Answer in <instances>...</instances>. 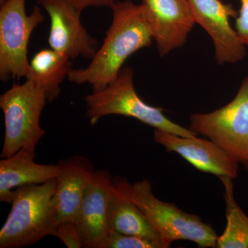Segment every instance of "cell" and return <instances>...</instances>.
<instances>
[{
	"label": "cell",
	"instance_id": "1",
	"mask_svg": "<svg viewBox=\"0 0 248 248\" xmlns=\"http://www.w3.org/2000/svg\"><path fill=\"white\" fill-rule=\"evenodd\" d=\"M112 19L102 45L86 68L72 70L68 79L77 84H87L93 91H100L113 82L129 57L149 47L153 31L144 8L125 0L112 8Z\"/></svg>",
	"mask_w": 248,
	"mask_h": 248
},
{
	"label": "cell",
	"instance_id": "2",
	"mask_svg": "<svg viewBox=\"0 0 248 248\" xmlns=\"http://www.w3.org/2000/svg\"><path fill=\"white\" fill-rule=\"evenodd\" d=\"M56 187L54 179L15 190L12 208L0 230V248L28 247L53 236L58 225L53 202Z\"/></svg>",
	"mask_w": 248,
	"mask_h": 248
},
{
	"label": "cell",
	"instance_id": "3",
	"mask_svg": "<svg viewBox=\"0 0 248 248\" xmlns=\"http://www.w3.org/2000/svg\"><path fill=\"white\" fill-rule=\"evenodd\" d=\"M90 124L94 125L106 116L117 115L136 119L155 129L186 137L198 136L189 128L174 123L166 117L164 109L146 104L138 95L134 85V71L124 67L117 79L100 91L84 97Z\"/></svg>",
	"mask_w": 248,
	"mask_h": 248
},
{
	"label": "cell",
	"instance_id": "4",
	"mask_svg": "<svg viewBox=\"0 0 248 248\" xmlns=\"http://www.w3.org/2000/svg\"><path fill=\"white\" fill-rule=\"evenodd\" d=\"M47 102L45 91L29 79L22 84H14L1 94L5 124L1 159L22 149L35 152L46 133L41 127L40 117Z\"/></svg>",
	"mask_w": 248,
	"mask_h": 248
},
{
	"label": "cell",
	"instance_id": "5",
	"mask_svg": "<svg viewBox=\"0 0 248 248\" xmlns=\"http://www.w3.org/2000/svg\"><path fill=\"white\" fill-rule=\"evenodd\" d=\"M132 196L168 247L179 240L192 241L199 248L217 247L218 236L210 224L197 215L183 211L174 203L156 198L148 179L133 184Z\"/></svg>",
	"mask_w": 248,
	"mask_h": 248
},
{
	"label": "cell",
	"instance_id": "6",
	"mask_svg": "<svg viewBox=\"0 0 248 248\" xmlns=\"http://www.w3.org/2000/svg\"><path fill=\"white\" fill-rule=\"evenodd\" d=\"M27 0H1L0 8V80L27 78L30 71L28 46L32 32L45 17L40 6L30 15Z\"/></svg>",
	"mask_w": 248,
	"mask_h": 248
},
{
	"label": "cell",
	"instance_id": "7",
	"mask_svg": "<svg viewBox=\"0 0 248 248\" xmlns=\"http://www.w3.org/2000/svg\"><path fill=\"white\" fill-rule=\"evenodd\" d=\"M188 128L215 142L248 169V76L227 105L191 115Z\"/></svg>",
	"mask_w": 248,
	"mask_h": 248
},
{
	"label": "cell",
	"instance_id": "8",
	"mask_svg": "<svg viewBox=\"0 0 248 248\" xmlns=\"http://www.w3.org/2000/svg\"><path fill=\"white\" fill-rule=\"evenodd\" d=\"M50 17L48 38L50 48L71 60L83 57L91 60L99 42L81 21V11L70 0H37Z\"/></svg>",
	"mask_w": 248,
	"mask_h": 248
},
{
	"label": "cell",
	"instance_id": "9",
	"mask_svg": "<svg viewBox=\"0 0 248 248\" xmlns=\"http://www.w3.org/2000/svg\"><path fill=\"white\" fill-rule=\"evenodd\" d=\"M189 3L195 22L213 41L217 63L224 65L242 61L247 50L231 24V18L238 16L232 5L221 0H189Z\"/></svg>",
	"mask_w": 248,
	"mask_h": 248
},
{
	"label": "cell",
	"instance_id": "10",
	"mask_svg": "<svg viewBox=\"0 0 248 248\" xmlns=\"http://www.w3.org/2000/svg\"><path fill=\"white\" fill-rule=\"evenodd\" d=\"M160 57L182 48L196 24L189 0H142Z\"/></svg>",
	"mask_w": 248,
	"mask_h": 248
},
{
	"label": "cell",
	"instance_id": "11",
	"mask_svg": "<svg viewBox=\"0 0 248 248\" xmlns=\"http://www.w3.org/2000/svg\"><path fill=\"white\" fill-rule=\"evenodd\" d=\"M154 141L169 153L180 155L195 169L215 174L218 178L237 177V160L209 139L186 138L155 129Z\"/></svg>",
	"mask_w": 248,
	"mask_h": 248
},
{
	"label": "cell",
	"instance_id": "12",
	"mask_svg": "<svg viewBox=\"0 0 248 248\" xmlns=\"http://www.w3.org/2000/svg\"><path fill=\"white\" fill-rule=\"evenodd\" d=\"M112 179L108 171L95 170L86 188L76 221L83 248H104L110 231L108 204Z\"/></svg>",
	"mask_w": 248,
	"mask_h": 248
},
{
	"label": "cell",
	"instance_id": "13",
	"mask_svg": "<svg viewBox=\"0 0 248 248\" xmlns=\"http://www.w3.org/2000/svg\"><path fill=\"white\" fill-rule=\"evenodd\" d=\"M57 165L58 174L53 202L58 224L63 221L76 222L86 188L95 170L89 159L79 155L61 160Z\"/></svg>",
	"mask_w": 248,
	"mask_h": 248
},
{
	"label": "cell",
	"instance_id": "14",
	"mask_svg": "<svg viewBox=\"0 0 248 248\" xmlns=\"http://www.w3.org/2000/svg\"><path fill=\"white\" fill-rule=\"evenodd\" d=\"M132 194L133 185L125 178L113 177L109 196L110 230L150 240L160 248H169L135 203Z\"/></svg>",
	"mask_w": 248,
	"mask_h": 248
},
{
	"label": "cell",
	"instance_id": "15",
	"mask_svg": "<svg viewBox=\"0 0 248 248\" xmlns=\"http://www.w3.org/2000/svg\"><path fill=\"white\" fill-rule=\"evenodd\" d=\"M35 152L22 149L0 161V202L11 203L16 187L42 184L56 179L58 165L40 164L34 159Z\"/></svg>",
	"mask_w": 248,
	"mask_h": 248
},
{
	"label": "cell",
	"instance_id": "16",
	"mask_svg": "<svg viewBox=\"0 0 248 248\" xmlns=\"http://www.w3.org/2000/svg\"><path fill=\"white\" fill-rule=\"evenodd\" d=\"M71 60L53 49L41 50L31 59L26 79L43 90L48 102H53L61 93L60 85L73 69Z\"/></svg>",
	"mask_w": 248,
	"mask_h": 248
},
{
	"label": "cell",
	"instance_id": "17",
	"mask_svg": "<svg viewBox=\"0 0 248 248\" xmlns=\"http://www.w3.org/2000/svg\"><path fill=\"white\" fill-rule=\"evenodd\" d=\"M219 179L225 190L227 225L223 234L218 236L216 248H248V217L235 200L233 179Z\"/></svg>",
	"mask_w": 248,
	"mask_h": 248
},
{
	"label": "cell",
	"instance_id": "18",
	"mask_svg": "<svg viewBox=\"0 0 248 248\" xmlns=\"http://www.w3.org/2000/svg\"><path fill=\"white\" fill-rule=\"evenodd\" d=\"M104 248H160L159 245L140 236L110 230Z\"/></svg>",
	"mask_w": 248,
	"mask_h": 248
},
{
	"label": "cell",
	"instance_id": "19",
	"mask_svg": "<svg viewBox=\"0 0 248 248\" xmlns=\"http://www.w3.org/2000/svg\"><path fill=\"white\" fill-rule=\"evenodd\" d=\"M53 236L60 239L68 248H83L82 241L75 221H63L59 223Z\"/></svg>",
	"mask_w": 248,
	"mask_h": 248
},
{
	"label": "cell",
	"instance_id": "20",
	"mask_svg": "<svg viewBox=\"0 0 248 248\" xmlns=\"http://www.w3.org/2000/svg\"><path fill=\"white\" fill-rule=\"evenodd\" d=\"M239 14L236 17L235 30L245 46H248V0H239Z\"/></svg>",
	"mask_w": 248,
	"mask_h": 248
},
{
	"label": "cell",
	"instance_id": "21",
	"mask_svg": "<svg viewBox=\"0 0 248 248\" xmlns=\"http://www.w3.org/2000/svg\"><path fill=\"white\" fill-rule=\"evenodd\" d=\"M72 4L82 12L84 9L90 7L112 8L120 0H70Z\"/></svg>",
	"mask_w": 248,
	"mask_h": 248
}]
</instances>
